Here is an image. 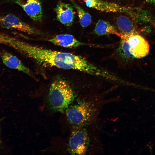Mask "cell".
Here are the masks:
<instances>
[{"instance_id": "14", "label": "cell", "mask_w": 155, "mask_h": 155, "mask_svg": "<svg viewBox=\"0 0 155 155\" xmlns=\"http://www.w3.org/2000/svg\"><path fill=\"white\" fill-rule=\"evenodd\" d=\"M73 6L77 11L80 24L84 28L87 27L91 23V17L89 13L84 11L74 1L71 0Z\"/></svg>"}, {"instance_id": "1", "label": "cell", "mask_w": 155, "mask_h": 155, "mask_svg": "<svg viewBox=\"0 0 155 155\" xmlns=\"http://www.w3.org/2000/svg\"><path fill=\"white\" fill-rule=\"evenodd\" d=\"M13 48L44 67L72 69L75 54L35 46L17 39Z\"/></svg>"}, {"instance_id": "12", "label": "cell", "mask_w": 155, "mask_h": 155, "mask_svg": "<svg viewBox=\"0 0 155 155\" xmlns=\"http://www.w3.org/2000/svg\"><path fill=\"white\" fill-rule=\"evenodd\" d=\"M0 57L3 63L8 67L21 71L29 76H33V75L30 70L13 55L4 51L1 53Z\"/></svg>"}, {"instance_id": "10", "label": "cell", "mask_w": 155, "mask_h": 155, "mask_svg": "<svg viewBox=\"0 0 155 155\" xmlns=\"http://www.w3.org/2000/svg\"><path fill=\"white\" fill-rule=\"evenodd\" d=\"M115 23L118 30L121 34V36H128L140 32V30L136 24L126 16H118L116 18Z\"/></svg>"}, {"instance_id": "8", "label": "cell", "mask_w": 155, "mask_h": 155, "mask_svg": "<svg viewBox=\"0 0 155 155\" xmlns=\"http://www.w3.org/2000/svg\"><path fill=\"white\" fill-rule=\"evenodd\" d=\"M55 11L57 20L61 24L66 27L70 26L73 24L74 14L70 4L59 1L56 4Z\"/></svg>"}, {"instance_id": "6", "label": "cell", "mask_w": 155, "mask_h": 155, "mask_svg": "<svg viewBox=\"0 0 155 155\" xmlns=\"http://www.w3.org/2000/svg\"><path fill=\"white\" fill-rule=\"evenodd\" d=\"M121 37L126 38L129 45L130 52L134 58H140L148 54L150 48L149 44L139 34H133Z\"/></svg>"}, {"instance_id": "3", "label": "cell", "mask_w": 155, "mask_h": 155, "mask_svg": "<svg viewBox=\"0 0 155 155\" xmlns=\"http://www.w3.org/2000/svg\"><path fill=\"white\" fill-rule=\"evenodd\" d=\"M97 109L94 102L83 101L67 108L66 115L71 124L82 127L93 121L97 112Z\"/></svg>"}, {"instance_id": "4", "label": "cell", "mask_w": 155, "mask_h": 155, "mask_svg": "<svg viewBox=\"0 0 155 155\" xmlns=\"http://www.w3.org/2000/svg\"><path fill=\"white\" fill-rule=\"evenodd\" d=\"M0 25L5 29L16 30L30 35H42L43 34L39 30L11 13L0 16Z\"/></svg>"}, {"instance_id": "13", "label": "cell", "mask_w": 155, "mask_h": 155, "mask_svg": "<svg viewBox=\"0 0 155 155\" xmlns=\"http://www.w3.org/2000/svg\"><path fill=\"white\" fill-rule=\"evenodd\" d=\"M94 32L96 34L99 36L113 34L120 38L121 36V34L115 27L103 20H100L98 21Z\"/></svg>"}, {"instance_id": "2", "label": "cell", "mask_w": 155, "mask_h": 155, "mask_svg": "<svg viewBox=\"0 0 155 155\" xmlns=\"http://www.w3.org/2000/svg\"><path fill=\"white\" fill-rule=\"evenodd\" d=\"M74 98V92L71 86L63 77H56L51 83L49 98L52 108L62 112L67 108Z\"/></svg>"}, {"instance_id": "11", "label": "cell", "mask_w": 155, "mask_h": 155, "mask_svg": "<svg viewBox=\"0 0 155 155\" xmlns=\"http://www.w3.org/2000/svg\"><path fill=\"white\" fill-rule=\"evenodd\" d=\"M55 45L68 48H75L81 46L90 45L80 42L72 35L61 34L56 35L48 40Z\"/></svg>"}, {"instance_id": "9", "label": "cell", "mask_w": 155, "mask_h": 155, "mask_svg": "<svg viewBox=\"0 0 155 155\" xmlns=\"http://www.w3.org/2000/svg\"><path fill=\"white\" fill-rule=\"evenodd\" d=\"M88 7L106 12H125L126 9L119 5L103 0H81Z\"/></svg>"}, {"instance_id": "5", "label": "cell", "mask_w": 155, "mask_h": 155, "mask_svg": "<svg viewBox=\"0 0 155 155\" xmlns=\"http://www.w3.org/2000/svg\"><path fill=\"white\" fill-rule=\"evenodd\" d=\"M89 144V137L86 130L79 128L73 131L70 136L69 141V150L73 154H85Z\"/></svg>"}, {"instance_id": "7", "label": "cell", "mask_w": 155, "mask_h": 155, "mask_svg": "<svg viewBox=\"0 0 155 155\" xmlns=\"http://www.w3.org/2000/svg\"><path fill=\"white\" fill-rule=\"evenodd\" d=\"M32 20L35 21L42 20L43 11L40 0H13Z\"/></svg>"}, {"instance_id": "15", "label": "cell", "mask_w": 155, "mask_h": 155, "mask_svg": "<svg viewBox=\"0 0 155 155\" xmlns=\"http://www.w3.org/2000/svg\"><path fill=\"white\" fill-rule=\"evenodd\" d=\"M121 41L117 50L118 54L123 59H130L134 58L129 50V46L126 38H121Z\"/></svg>"}]
</instances>
